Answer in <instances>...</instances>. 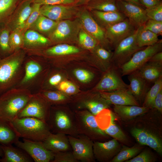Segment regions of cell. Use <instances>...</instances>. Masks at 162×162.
I'll use <instances>...</instances> for the list:
<instances>
[{
  "instance_id": "1",
  "label": "cell",
  "mask_w": 162,
  "mask_h": 162,
  "mask_svg": "<svg viewBox=\"0 0 162 162\" xmlns=\"http://www.w3.org/2000/svg\"><path fill=\"white\" fill-rule=\"evenodd\" d=\"M28 89L12 88L0 96V118L12 122L26 106L33 95Z\"/></svg>"
},
{
  "instance_id": "2",
  "label": "cell",
  "mask_w": 162,
  "mask_h": 162,
  "mask_svg": "<svg viewBox=\"0 0 162 162\" xmlns=\"http://www.w3.org/2000/svg\"><path fill=\"white\" fill-rule=\"evenodd\" d=\"M24 58V54L21 52L5 57L0 56V96L12 88L18 80Z\"/></svg>"
},
{
  "instance_id": "3",
  "label": "cell",
  "mask_w": 162,
  "mask_h": 162,
  "mask_svg": "<svg viewBox=\"0 0 162 162\" xmlns=\"http://www.w3.org/2000/svg\"><path fill=\"white\" fill-rule=\"evenodd\" d=\"M11 122L23 139L43 142L51 133L46 122L36 118H17Z\"/></svg>"
},
{
  "instance_id": "4",
  "label": "cell",
  "mask_w": 162,
  "mask_h": 162,
  "mask_svg": "<svg viewBox=\"0 0 162 162\" xmlns=\"http://www.w3.org/2000/svg\"><path fill=\"white\" fill-rule=\"evenodd\" d=\"M47 123L52 133H61L75 137L79 134L76 124L74 112L67 108H51Z\"/></svg>"
},
{
  "instance_id": "5",
  "label": "cell",
  "mask_w": 162,
  "mask_h": 162,
  "mask_svg": "<svg viewBox=\"0 0 162 162\" xmlns=\"http://www.w3.org/2000/svg\"><path fill=\"white\" fill-rule=\"evenodd\" d=\"M74 112L76 127L79 134L85 135L93 141L107 138L108 135L99 126L95 116L87 110Z\"/></svg>"
},
{
  "instance_id": "6",
  "label": "cell",
  "mask_w": 162,
  "mask_h": 162,
  "mask_svg": "<svg viewBox=\"0 0 162 162\" xmlns=\"http://www.w3.org/2000/svg\"><path fill=\"white\" fill-rule=\"evenodd\" d=\"M138 28L132 34L120 42L115 47L111 59L112 65L119 69L134 54L145 47H140L136 40Z\"/></svg>"
},
{
  "instance_id": "7",
  "label": "cell",
  "mask_w": 162,
  "mask_h": 162,
  "mask_svg": "<svg viewBox=\"0 0 162 162\" xmlns=\"http://www.w3.org/2000/svg\"><path fill=\"white\" fill-rule=\"evenodd\" d=\"M162 40L153 45L145 47L135 52L130 59L120 68L122 76L138 70L156 53L162 51Z\"/></svg>"
},
{
  "instance_id": "8",
  "label": "cell",
  "mask_w": 162,
  "mask_h": 162,
  "mask_svg": "<svg viewBox=\"0 0 162 162\" xmlns=\"http://www.w3.org/2000/svg\"><path fill=\"white\" fill-rule=\"evenodd\" d=\"M50 105L40 93L33 94L26 106L18 114L17 118L33 117L47 122L50 115Z\"/></svg>"
},
{
  "instance_id": "9",
  "label": "cell",
  "mask_w": 162,
  "mask_h": 162,
  "mask_svg": "<svg viewBox=\"0 0 162 162\" xmlns=\"http://www.w3.org/2000/svg\"><path fill=\"white\" fill-rule=\"evenodd\" d=\"M72 153L79 161L93 162V141L86 136L79 134L77 137L67 135Z\"/></svg>"
},
{
  "instance_id": "10",
  "label": "cell",
  "mask_w": 162,
  "mask_h": 162,
  "mask_svg": "<svg viewBox=\"0 0 162 162\" xmlns=\"http://www.w3.org/2000/svg\"><path fill=\"white\" fill-rule=\"evenodd\" d=\"M14 144L26 152L34 162H52L54 159V152L47 149L43 142L23 139L22 141L19 140Z\"/></svg>"
},
{
  "instance_id": "11",
  "label": "cell",
  "mask_w": 162,
  "mask_h": 162,
  "mask_svg": "<svg viewBox=\"0 0 162 162\" xmlns=\"http://www.w3.org/2000/svg\"><path fill=\"white\" fill-rule=\"evenodd\" d=\"M94 89L100 91L110 92L119 90H127L129 85L122 80L119 69L112 65L106 71Z\"/></svg>"
},
{
  "instance_id": "12",
  "label": "cell",
  "mask_w": 162,
  "mask_h": 162,
  "mask_svg": "<svg viewBox=\"0 0 162 162\" xmlns=\"http://www.w3.org/2000/svg\"><path fill=\"white\" fill-rule=\"evenodd\" d=\"M137 29L126 18L104 30L106 37L114 49L120 42L134 34Z\"/></svg>"
},
{
  "instance_id": "13",
  "label": "cell",
  "mask_w": 162,
  "mask_h": 162,
  "mask_svg": "<svg viewBox=\"0 0 162 162\" xmlns=\"http://www.w3.org/2000/svg\"><path fill=\"white\" fill-rule=\"evenodd\" d=\"M80 16L81 23L86 31L92 36L102 47L110 51L113 49L106 37L104 29L90 14L84 10L81 12Z\"/></svg>"
},
{
  "instance_id": "14",
  "label": "cell",
  "mask_w": 162,
  "mask_h": 162,
  "mask_svg": "<svg viewBox=\"0 0 162 162\" xmlns=\"http://www.w3.org/2000/svg\"><path fill=\"white\" fill-rule=\"evenodd\" d=\"M119 11L123 14L137 29L143 26L148 19L144 8L121 0H117Z\"/></svg>"
},
{
  "instance_id": "15",
  "label": "cell",
  "mask_w": 162,
  "mask_h": 162,
  "mask_svg": "<svg viewBox=\"0 0 162 162\" xmlns=\"http://www.w3.org/2000/svg\"><path fill=\"white\" fill-rule=\"evenodd\" d=\"M77 12V9L74 6L62 4L43 5L40 8V14L57 22L68 20Z\"/></svg>"
},
{
  "instance_id": "16",
  "label": "cell",
  "mask_w": 162,
  "mask_h": 162,
  "mask_svg": "<svg viewBox=\"0 0 162 162\" xmlns=\"http://www.w3.org/2000/svg\"><path fill=\"white\" fill-rule=\"evenodd\" d=\"M121 148L120 144L114 139L104 142H94L93 145L94 157L99 161L108 162L111 160Z\"/></svg>"
},
{
  "instance_id": "17",
  "label": "cell",
  "mask_w": 162,
  "mask_h": 162,
  "mask_svg": "<svg viewBox=\"0 0 162 162\" xmlns=\"http://www.w3.org/2000/svg\"><path fill=\"white\" fill-rule=\"evenodd\" d=\"M76 100L78 109H86L95 116L104 109L108 108L111 104L99 92L91 96L77 99Z\"/></svg>"
},
{
  "instance_id": "18",
  "label": "cell",
  "mask_w": 162,
  "mask_h": 162,
  "mask_svg": "<svg viewBox=\"0 0 162 162\" xmlns=\"http://www.w3.org/2000/svg\"><path fill=\"white\" fill-rule=\"evenodd\" d=\"M128 75V78L130 82L128 90L138 102V100L140 101L142 99H144L150 88V84L140 76L137 70Z\"/></svg>"
},
{
  "instance_id": "19",
  "label": "cell",
  "mask_w": 162,
  "mask_h": 162,
  "mask_svg": "<svg viewBox=\"0 0 162 162\" xmlns=\"http://www.w3.org/2000/svg\"><path fill=\"white\" fill-rule=\"evenodd\" d=\"M100 95L113 105L140 106V104L127 90H119L110 92H98Z\"/></svg>"
},
{
  "instance_id": "20",
  "label": "cell",
  "mask_w": 162,
  "mask_h": 162,
  "mask_svg": "<svg viewBox=\"0 0 162 162\" xmlns=\"http://www.w3.org/2000/svg\"><path fill=\"white\" fill-rule=\"evenodd\" d=\"M34 0H22L20 2L16 14L10 23L13 31H21L32 11Z\"/></svg>"
},
{
  "instance_id": "21",
  "label": "cell",
  "mask_w": 162,
  "mask_h": 162,
  "mask_svg": "<svg viewBox=\"0 0 162 162\" xmlns=\"http://www.w3.org/2000/svg\"><path fill=\"white\" fill-rule=\"evenodd\" d=\"M45 147L53 152L70 151L71 148L67 135L51 133L43 142Z\"/></svg>"
},
{
  "instance_id": "22",
  "label": "cell",
  "mask_w": 162,
  "mask_h": 162,
  "mask_svg": "<svg viewBox=\"0 0 162 162\" xmlns=\"http://www.w3.org/2000/svg\"><path fill=\"white\" fill-rule=\"evenodd\" d=\"M3 152L1 162H31L32 158L24 151L12 145H2Z\"/></svg>"
},
{
  "instance_id": "23",
  "label": "cell",
  "mask_w": 162,
  "mask_h": 162,
  "mask_svg": "<svg viewBox=\"0 0 162 162\" xmlns=\"http://www.w3.org/2000/svg\"><path fill=\"white\" fill-rule=\"evenodd\" d=\"M20 138L11 122L0 118V145H12Z\"/></svg>"
},
{
  "instance_id": "24",
  "label": "cell",
  "mask_w": 162,
  "mask_h": 162,
  "mask_svg": "<svg viewBox=\"0 0 162 162\" xmlns=\"http://www.w3.org/2000/svg\"><path fill=\"white\" fill-rule=\"evenodd\" d=\"M96 19L104 29L116 23L124 20L126 18L120 11H102L92 10Z\"/></svg>"
},
{
  "instance_id": "25",
  "label": "cell",
  "mask_w": 162,
  "mask_h": 162,
  "mask_svg": "<svg viewBox=\"0 0 162 162\" xmlns=\"http://www.w3.org/2000/svg\"><path fill=\"white\" fill-rule=\"evenodd\" d=\"M74 23L68 20L59 21L51 32L50 38L55 41H62L70 37L74 30Z\"/></svg>"
},
{
  "instance_id": "26",
  "label": "cell",
  "mask_w": 162,
  "mask_h": 162,
  "mask_svg": "<svg viewBox=\"0 0 162 162\" xmlns=\"http://www.w3.org/2000/svg\"><path fill=\"white\" fill-rule=\"evenodd\" d=\"M113 110L120 117L124 119L132 118L143 114L149 110V108L134 105H114Z\"/></svg>"
},
{
  "instance_id": "27",
  "label": "cell",
  "mask_w": 162,
  "mask_h": 162,
  "mask_svg": "<svg viewBox=\"0 0 162 162\" xmlns=\"http://www.w3.org/2000/svg\"><path fill=\"white\" fill-rule=\"evenodd\" d=\"M140 76L149 83H154L162 76V66L148 62L137 70Z\"/></svg>"
},
{
  "instance_id": "28",
  "label": "cell",
  "mask_w": 162,
  "mask_h": 162,
  "mask_svg": "<svg viewBox=\"0 0 162 162\" xmlns=\"http://www.w3.org/2000/svg\"><path fill=\"white\" fill-rule=\"evenodd\" d=\"M23 39V45L29 48L45 45L50 42L49 39L37 32L29 29L24 33Z\"/></svg>"
},
{
  "instance_id": "29",
  "label": "cell",
  "mask_w": 162,
  "mask_h": 162,
  "mask_svg": "<svg viewBox=\"0 0 162 162\" xmlns=\"http://www.w3.org/2000/svg\"><path fill=\"white\" fill-rule=\"evenodd\" d=\"M158 36L150 31L144 29L142 26L138 28L136 42L140 47L153 45L159 41Z\"/></svg>"
},
{
  "instance_id": "30",
  "label": "cell",
  "mask_w": 162,
  "mask_h": 162,
  "mask_svg": "<svg viewBox=\"0 0 162 162\" xmlns=\"http://www.w3.org/2000/svg\"><path fill=\"white\" fill-rule=\"evenodd\" d=\"M42 68L37 62L31 60L26 64L24 76L20 82L21 84L25 85L35 78L41 72Z\"/></svg>"
},
{
  "instance_id": "31",
  "label": "cell",
  "mask_w": 162,
  "mask_h": 162,
  "mask_svg": "<svg viewBox=\"0 0 162 162\" xmlns=\"http://www.w3.org/2000/svg\"><path fill=\"white\" fill-rule=\"evenodd\" d=\"M117 0H91L88 2V6L92 10L119 11L117 6Z\"/></svg>"
},
{
  "instance_id": "32",
  "label": "cell",
  "mask_w": 162,
  "mask_h": 162,
  "mask_svg": "<svg viewBox=\"0 0 162 162\" xmlns=\"http://www.w3.org/2000/svg\"><path fill=\"white\" fill-rule=\"evenodd\" d=\"M142 149V148L139 146L129 147L123 146L117 154L111 160V162H125L136 156Z\"/></svg>"
},
{
  "instance_id": "33",
  "label": "cell",
  "mask_w": 162,
  "mask_h": 162,
  "mask_svg": "<svg viewBox=\"0 0 162 162\" xmlns=\"http://www.w3.org/2000/svg\"><path fill=\"white\" fill-rule=\"evenodd\" d=\"M58 22L40 14L31 28L42 32H51L56 27Z\"/></svg>"
},
{
  "instance_id": "34",
  "label": "cell",
  "mask_w": 162,
  "mask_h": 162,
  "mask_svg": "<svg viewBox=\"0 0 162 162\" xmlns=\"http://www.w3.org/2000/svg\"><path fill=\"white\" fill-rule=\"evenodd\" d=\"M77 47L65 44H60L47 49L46 53L53 56H62L76 53L79 52Z\"/></svg>"
},
{
  "instance_id": "35",
  "label": "cell",
  "mask_w": 162,
  "mask_h": 162,
  "mask_svg": "<svg viewBox=\"0 0 162 162\" xmlns=\"http://www.w3.org/2000/svg\"><path fill=\"white\" fill-rule=\"evenodd\" d=\"M161 89L162 76L154 83V85L147 92L144 100L143 106L149 108L152 107L155 98Z\"/></svg>"
},
{
  "instance_id": "36",
  "label": "cell",
  "mask_w": 162,
  "mask_h": 162,
  "mask_svg": "<svg viewBox=\"0 0 162 162\" xmlns=\"http://www.w3.org/2000/svg\"><path fill=\"white\" fill-rule=\"evenodd\" d=\"M20 1V0H0V23L6 20Z\"/></svg>"
},
{
  "instance_id": "37",
  "label": "cell",
  "mask_w": 162,
  "mask_h": 162,
  "mask_svg": "<svg viewBox=\"0 0 162 162\" xmlns=\"http://www.w3.org/2000/svg\"><path fill=\"white\" fill-rule=\"evenodd\" d=\"M39 93L50 104L64 103L69 100L67 96L59 92L50 91Z\"/></svg>"
},
{
  "instance_id": "38",
  "label": "cell",
  "mask_w": 162,
  "mask_h": 162,
  "mask_svg": "<svg viewBox=\"0 0 162 162\" xmlns=\"http://www.w3.org/2000/svg\"><path fill=\"white\" fill-rule=\"evenodd\" d=\"M113 116L110 125L104 130L105 133L117 141L125 142L127 140V137L121 128L114 122Z\"/></svg>"
},
{
  "instance_id": "39",
  "label": "cell",
  "mask_w": 162,
  "mask_h": 162,
  "mask_svg": "<svg viewBox=\"0 0 162 162\" xmlns=\"http://www.w3.org/2000/svg\"><path fill=\"white\" fill-rule=\"evenodd\" d=\"M79 41L82 46L88 49H94L98 44L92 36L83 30L79 32Z\"/></svg>"
},
{
  "instance_id": "40",
  "label": "cell",
  "mask_w": 162,
  "mask_h": 162,
  "mask_svg": "<svg viewBox=\"0 0 162 162\" xmlns=\"http://www.w3.org/2000/svg\"><path fill=\"white\" fill-rule=\"evenodd\" d=\"M41 5L38 3H33L32 4V11L28 17L24 26L21 31L24 34L26 31L31 28L37 21L40 15V8Z\"/></svg>"
},
{
  "instance_id": "41",
  "label": "cell",
  "mask_w": 162,
  "mask_h": 162,
  "mask_svg": "<svg viewBox=\"0 0 162 162\" xmlns=\"http://www.w3.org/2000/svg\"><path fill=\"white\" fill-rule=\"evenodd\" d=\"M10 34L8 27L0 30V51L2 54H6L12 51L9 44Z\"/></svg>"
},
{
  "instance_id": "42",
  "label": "cell",
  "mask_w": 162,
  "mask_h": 162,
  "mask_svg": "<svg viewBox=\"0 0 162 162\" xmlns=\"http://www.w3.org/2000/svg\"><path fill=\"white\" fill-rule=\"evenodd\" d=\"M24 34L20 31H13L9 36V44L11 50L19 49L24 44Z\"/></svg>"
},
{
  "instance_id": "43",
  "label": "cell",
  "mask_w": 162,
  "mask_h": 162,
  "mask_svg": "<svg viewBox=\"0 0 162 162\" xmlns=\"http://www.w3.org/2000/svg\"><path fill=\"white\" fill-rule=\"evenodd\" d=\"M54 157L52 162H78L70 151L53 152Z\"/></svg>"
},
{
  "instance_id": "44",
  "label": "cell",
  "mask_w": 162,
  "mask_h": 162,
  "mask_svg": "<svg viewBox=\"0 0 162 162\" xmlns=\"http://www.w3.org/2000/svg\"><path fill=\"white\" fill-rule=\"evenodd\" d=\"M145 9L148 19L162 21V2Z\"/></svg>"
},
{
  "instance_id": "45",
  "label": "cell",
  "mask_w": 162,
  "mask_h": 162,
  "mask_svg": "<svg viewBox=\"0 0 162 162\" xmlns=\"http://www.w3.org/2000/svg\"><path fill=\"white\" fill-rule=\"evenodd\" d=\"M142 27L144 29L149 30L158 36L162 35V21L148 19Z\"/></svg>"
},
{
  "instance_id": "46",
  "label": "cell",
  "mask_w": 162,
  "mask_h": 162,
  "mask_svg": "<svg viewBox=\"0 0 162 162\" xmlns=\"http://www.w3.org/2000/svg\"><path fill=\"white\" fill-rule=\"evenodd\" d=\"M146 145L155 151L160 155H162V143L160 140L156 136L149 133Z\"/></svg>"
},
{
  "instance_id": "47",
  "label": "cell",
  "mask_w": 162,
  "mask_h": 162,
  "mask_svg": "<svg viewBox=\"0 0 162 162\" xmlns=\"http://www.w3.org/2000/svg\"><path fill=\"white\" fill-rule=\"evenodd\" d=\"M132 135L141 145H146V142L149 132L143 129L134 128L131 131Z\"/></svg>"
},
{
  "instance_id": "48",
  "label": "cell",
  "mask_w": 162,
  "mask_h": 162,
  "mask_svg": "<svg viewBox=\"0 0 162 162\" xmlns=\"http://www.w3.org/2000/svg\"><path fill=\"white\" fill-rule=\"evenodd\" d=\"M74 74L80 82L86 83L90 81L94 77V74L82 69H76L74 71Z\"/></svg>"
},
{
  "instance_id": "49",
  "label": "cell",
  "mask_w": 162,
  "mask_h": 162,
  "mask_svg": "<svg viewBox=\"0 0 162 162\" xmlns=\"http://www.w3.org/2000/svg\"><path fill=\"white\" fill-rule=\"evenodd\" d=\"M58 89L68 95H71L76 93L77 89L76 86L71 82L67 81L61 82L58 84Z\"/></svg>"
},
{
  "instance_id": "50",
  "label": "cell",
  "mask_w": 162,
  "mask_h": 162,
  "mask_svg": "<svg viewBox=\"0 0 162 162\" xmlns=\"http://www.w3.org/2000/svg\"><path fill=\"white\" fill-rule=\"evenodd\" d=\"M154 161L151 154L147 151H144L125 162H152Z\"/></svg>"
},
{
  "instance_id": "51",
  "label": "cell",
  "mask_w": 162,
  "mask_h": 162,
  "mask_svg": "<svg viewBox=\"0 0 162 162\" xmlns=\"http://www.w3.org/2000/svg\"><path fill=\"white\" fill-rule=\"evenodd\" d=\"M77 0H34L33 2L41 5L49 4H66L74 3Z\"/></svg>"
},
{
  "instance_id": "52",
  "label": "cell",
  "mask_w": 162,
  "mask_h": 162,
  "mask_svg": "<svg viewBox=\"0 0 162 162\" xmlns=\"http://www.w3.org/2000/svg\"><path fill=\"white\" fill-rule=\"evenodd\" d=\"M152 108L162 112V89L158 94L154 100Z\"/></svg>"
},
{
  "instance_id": "53",
  "label": "cell",
  "mask_w": 162,
  "mask_h": 162,
  "mask_svg": "<svg viewBox=\"0 0 162 162\" xmlns=\"http://www.w3.org/2000/svg\"><path fill=\"white\" fill-rule=\"evenodd\" d=\"M148 62L162 66V52H158L154 55Z\"/></svg>"
},
{
  "instance_id": "54",
  "label": "cell",
  "mask_w": 162,
  "mask_h": 162,
  "mask_svg": "<svg viewBox=\"0 0 162 162\" xmlns=\"http://www.w3.org/2000/svg\"><path fill=\"white\" fill-rule=\"evenodd\" d=\"M141 4L146 8L153 7L162 2L161 0H139Z\"/></svg>"
},
{
  "instance_id": "55",
  "label": "cell",
  "mask_w": 162,
  "mask_h": 162,
  "mask_svg": "<svg viewBox=\"0 0 162 162\" xmlns=\"http://www.w3.org/2000/svg\"><path fill=\"white\" fill-rule=\"evenodd\" d=\"M62 78V76L60 74H54L49 78L48 80L49 83L51 86H56L61 82Z\"/></svg>"
},
{
  "instance_id": "56",
  "label": "cell",
  "mask_w": 162,
  "mask_h": 162,
  "mask_svg": "<svg viewBox=\"0 0 162 162\" xmlns=\"http://www.w3.org/2000/svg\"><path fill=\"white\" fill-rule=\"evenodd\" d=\"M128 3H130L139 6H141L143 8L144 7L141 4L139 0H121Z\"/></svg>"
},
{
  "instance_id": "57",
  "label": "cell",
  "mask_w": 162,
  "mask_h": 162,
  "mask_svg": "<svg viewBox=\"0 0 162 162\" xmlns=\"http://www.w3.org/2000/svg\"><path fill=\"white\" fill-rule=\"evenodd\" d=\"M91 0H77L76 5H79L88 3Z\"/></svg>"
},
{
  "instance_id": "58",
  "label": "cell",
  "mask_w": 162,
  "mask_h": 162,
  "mask_svg": "<svg viewBox=\"0 0 162 162\" xmlns=\"http://www.w3.org/2000/svg\"><path fill=\"white\" fill-rule=\"evenodd\" d=\"M3 156V150L2 149V148L1 147V145H0V157H2V158Z\"/></svg>"
},
{
  "instance_id": "59",
  "label": "cell",
  "mask_w": 162,
  "mask_h": 162,
  "mask_svg": "<svg viewBox=\"0 0 162 162\" xmlns=\"http://www.w3.org/2000/svg\"><path fill=\"white\" fill-rule=\"evenodd\" d=\"M0 162H1V159H0Z\"/></svg>"
},
{
  "instance_id": "60",
  "label": "cell",
  "mask_w": 162,
  "mask_h": 162,
  "mask_svg": "<svg viewBox=\"0 0 162 162\" xmlns=\"http://www.w3.org/2000/svg\"></svg>"
}]
</instances>
